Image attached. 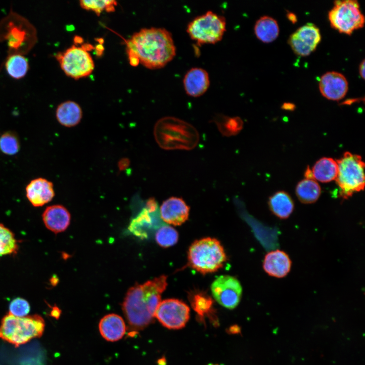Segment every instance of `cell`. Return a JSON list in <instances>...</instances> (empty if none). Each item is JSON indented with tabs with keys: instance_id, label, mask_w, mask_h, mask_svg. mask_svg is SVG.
<instances>
[{
	"instance_id": "cell-35",
	"label": "cell",
	"mask_w": 365,
	"mask_h": 365,
	"mask_svg": "<svg viewBox=\"0 0 365 365\" xmlns=\"http://www.w3.org/2000/svg\"><path fill=\"white\" fill-rule=\"evenodd\" d=\"M295 107V105L291 102H284L281 106V108L284 110L291 111L294 110Z\"/></svg>"
},
{
	"instance_id": "cell-26",
	"label": "cell",
	"mask_w": 365,
	"mask_h": 365,
	"mask_svg": "<svg viewBox=\"0 0 365 365\" xmlns=\"http://www.w3.org/2000/svg\"><path fill=\"white\" fill-rule=\"evenodd\" d=\"M214 122L219 131L225 136H231L238 134L241 131L243 122L239 117H229L217 115L214 118Z\"/></svg>"
},
{
	"instance_id": "cell-7",
	"label": "cell",
	"mask_w": 365,
	"mask_h": 365,
	"mask_svg": "<svg viewBox=\"0 0 365 365\" xmlns=\"http://www.w3.org/2000/svg\"><path fill=\"white\" fill-rule=\"evenodd\" d=\"M226 30V20L212 11L195 17L187 25V31L198 44H214L223 38Z\"/></svg>"
},
{
	"instance_id": "cell-22",
	"label": "cell",
	"mask_w": 365,
	"mask_h": 365,
	"mask_svg": "<svg viewBox=\"0 0 365 365\" xmlns=\"http://www.w3.org/2000/svg\"><path fill=\"white\" fill-rule=\"evenodd\" d=\"M268 206L272 213L280 219L287 218L294 209V202L286 192L278 191L270 197Z\"/></svg>"
},
{
	"instance_id": "cell-28",
	"label": "cell",
	"mask_w": 365,
	"mask_h": 365,
	"mask_svg": "<svg viewBox=\"0 0 365 365\" xmlns=\"http://www.w3.org/2000/svg\"><path fill=\"white\" fill-rule=\"evenodd\" d=\"M189 297L192 307L199 316L203 317L211 312L213 301L206 293L194 291Z\"/></svg>"
},
{
	"instance_id": "cell-33",
	"label": "cell",
	"mask_w": 365,
	"mask_h": 365,
	"mask_svg": "<svg viewBox=\"0 0 365 365\" xmlns=\"http://www.w3.org/2000/svg\"><path fill=\"white\" fill-rule=\"evenodd\" d=\"M29 311L28 302L22 298H17L11 302L9 313L16 317H22L27 316Z\"/></svg>"
},
{
	"instance_id": "cell-27",
	"label": "cell",
	"mask_w": 365,
	"mask_h": 365,
	"mask_svg": "<svg viewBox=\"0 0 365 365\" xmlns=\"http://www.w3.org/2000/svg\"><path fill=\"white\" fill-rule=\"evenodd\" d=\"M5 67L10 77L15 79H20L27 74L29 64L24 56L20 54H13L6 60Z\"/></svg>"
},
{
	"instance_id": "cell-20",
	"label": "cell",
	"mask_w": 365,
	"mask_h": 365,
	"mask_svg": "<svg viewBox=\"0 0 365 365\" xmlns=\"http://www.w3.org/2000/svg\"><path fill=\"white\" fill-rule=\"evenodd\" d=\"M98 327L102 337L111 342L120 340L126 331L123 319L120 315L114 313L108 314L102 317Z\"/></svg>"
},
{
	"instance_id": "cell-24",
	"label": "cell",
	"mask_w": 365,
	"mask_h": 365,
	"mask_svg": "<svg viewBox=\"0 0 365 365\" xmlns=\"http://www.w3.org/2000/svg\"><path fill=\"white\" fill-rule=\"evenodd\" d=\"M311 170L314 180L328 182L336 179L338 167L336 161L333 159L323 157L318 160Z\"/></svg>"
},
{
	"instance_id": "cell-37",
	"label": "cell",
	"mask_w": 365,
	"mask_h": 365,
	"mask_svg": "<svg viewBox=\"0 0 365 365\" xmlns=\"http://www.w3.org/2000/svg\"><path fill=\"white\" fill-rule=\"evenodd\" d=\"M361 100V98H353V99H349L345 100L344 102H343V104H351L354 102H357V101H360Z\"/></svg>"
},
{
	"instance_id": "cell-19",
	"label": "cell",
	"mask_w": 365,
	"mask_h": 365,
	"mask_svg": "<svg viewBox=\"0 0 365 365\" xmlns=\"http://www.w3.org/2000/svg\"><path fill=\"white\" fill-rule=\"evenodd\" d=\"M42 218L46 227L52 232L58 233L65 231L69 225L70 214L61 205H53L46 208Z\"/></svg>"
},
{
	"instance_id": "cell-16",
	"label": "cell",
	"mask_w": 365,
	"mask_h": 365,
	"mask_svg": "<svg viewBox=\"0 0 365 365\" xmlns=\"http://www.w3.org/2000/svg\"><path fill=\"white\" fill-rule=\"evenodd\" d=\"M25 191L27 199L34 207L43 206L55 196L53 183L42 177L31 180L26 186Z\"/></svg>"
},
{
	"instance_id": "cell-36",
	"label": "cell",
	"mask_w": 365,
	"mask_h": 365,
	"mask_svg": "<svg viewBox=\"0 0 365 365\" xmlns=\"http://www.w3.org/2000/svg\"><path fill=\"white\" fill-rule=\"evenodd\" d=\"M364 69H365V61L364 59L362 60V61L360 62L359 66V74L360 76V77L364 79Z\"/></svg>"
},
{
	"instance_id": "cell-34",
	"label": "cell",
	"mask_w": 365,
	"mask_h": 365,
	"mask_svg": "<svg viewBox=\"0 0 365 365\" xmlns=\"http://www.w3.org/2000/svg\"><path fill=\"white\" fill-rule=\"evenodd\" d=\"M286 17L288 20L293 24H295L297 22V17L293 12H287Z\"/></svg>"
},
{
	"instance_id": "cell-38",
	"label": "cell",
	"mask_w": 365,
	"mask_h": 365,
	"mask_svg": "<svg viewBox=\"0 0 365 365\" xmlns=\"http://www.w3.org/2000/svg\"><path fill=\"white\" fill-rule=\"evenodd\" d=\"M209 365H217V364H209Z\"/></svg>"
},
{
	"instance_id": "cell-4",
	"label": "cell",
	"mask_w": 365,
	"mask_h": 365,
	"mask_svg": "<svg viewBox=\"0 0 365 365\" xmlns=\"http://www.w3.org/2000/svg\"><path fill=\"white\" fill-rule=\"evenodd\" d=\"M189 266L202 274L217 271L227 261L223 247L217 239L204 238L194 241L188 252Z\"/></svg>"
},
{
	"instance_id": "cell-1",
	"label": "cell",
	"mask_w": 365,
	"mask_h": 365,
	"mask_svg": "<svg viewBox=\"0 0 365 365\" xmlns=\"http://www.w3.org/2000/svg\"><path fill=\"white\" fill-rule=\"evenodd\" d=\"M128 57L136 58L139 63L154 69L164 67L176 55L171 33L162 27L143 28L133 34L126 42Z\"/></svg>"
},
{
	"instance_id": "cell-30",
	"label": "cell",
	"mask_w": 365,
	"mask_h": 365,
	"mask_svg": "<svg viewBox=\"0 0 365 365\" xmlns=\"http://www.w3.org/2000/svg\"><path fill=\"white\" fill-rule=\"evenodd\" d=\"M20 141L17 135L12 131H7L0 135V151L12 156L20 150Z\"/></svg>"
},
{
	"instance_id": "cell-5",
	"label": "cell",
	"mask_w": 365,
	"mask_h": 365,
	"mask_svg": "<svg viewBox=\"0 0 365 365\" xmlns=\"http://www.w3.org/2000/svg\"><path fill=\"white\" fill-rule=\"evenodd\" d=\"M44 319L37 314L19 317L8 313L0 325V338L18 347L40 337L44 331Z\"/></svg>"
},
{
	"instance_id": "cell-3",
	"label": "cell",
	"mask_w": 365,
	"mask_h": 365,
	"mask_svg": "<svg viewBox=\"0 0 365 365\" xmlns=\"http://www.w3.org/2000/svg\"><path fill=\"white\" fill-rule=\"evenodd\" d=\"M154 134L159 147L166 150H191L197 145L199 136L191 124L173 117H166L156 123Z\"/></svg>"
},
{
	"instance_id": "cell-8",
	"label": "cell",
	"mask_w": 365,
	"mask_h": 365,
	"mask_svg": "<svg viewBox=\"0 0 365 365\" xmlns=\"http://www.w3.org/2000/svg\"><path fill=\"white\" fill-rule=\"evenodd\" d=\"M328 18L333 28L347 35L363 27L365 22L359 4L356 0L335 1Z\"/></svg>"
},
{
	"instance_id": "cell-25",
	"label": "cell",
	"mask_w": 365,
	"mask_h": 365,
	"mask_svg": "<svg viewBox=\"0 0 365 365\" xmlns=\"http://www.w3.org/2000/svg\"><path fill=\"white\" fill-rule=\"evenodd\" d=\"M296 193L303 203L311 204L316 202L321 194V188L314 179L305 178L297 185Z\"/></svg>"
},
{
	"instance_id": "cell-6",
	"label": "cell",
	"mask_w": 365,
	"mask_h": 365,
	"mask_svg": "<svg viewBox=\"0 0 365 365\" xmlns=\"http://www.w3.org/2000/svg\"><path fill=\"white\" fill-rule=\"evenodd\" d=\"M336 161L338 171L335 180L339 188L340 197L347 199L355 193L363 190L365 165L361 157L346 152Z\"/></svg>"
},
{
	"instance_id": "cell-14",
	"label": "cell",
	"mask_w": 365,
	"mask_h": 365,
	"mask_svg": "<svg viewBox=\"0 0 365 365\" xmlns=\"http://www.w3.org/2000/svg\"><path fill=\"white\" fill-rule=\"evenodd\" d=\"M319 89L325 98L334 101L343 99L348 90V83L341 73L331 71L324 74L319 81Z\"/></svg>"
},
{
	"instance_id": "cell-15",
	"label": "cell",
	"mask_w": 365,
	"mask_h": 365,
	"mask_svg": "<svg viewBox=\"0 0 365 365\" xmlns=\"http://www.w3.org/2000/svg\"><path fill=\"white\" fill-rule=\"evenodd\" d=\"M190 208L181 198L171 197L165 200L160 208V215L165 223L179 226L188 218Z\"/></svg>"
},
{
	"instance_id": "cell-29",
	"label": "cell",
	"mask_w": 365,
	"mask_h": 365,
	"mask_svg": "<svg viewBox=\"0 0 365 365\" xmlns=\"http://www.w3.org/2000/svg\"><path fill=\"white\" fill-rule=\"evenodd\" d=\"M18 249V244L13 233L0 224V258L15 254Z\"/></svg>"
},
{
	"instance_id": "cell-13",
	"label": "cell",
	"mask_w": 365,
	"mask_h": 365,
	"mask_svg": "<svg viewBox=\"0 0 365 365\" xmlns=\"http://www.w3.org/2000/svg\"><path fill=\"white\" fill-rule=\"evenodd\" d=\"M321 39L319 29L315 24L308 23L289 36L288 43L296 54L306 57L315 50Z\"/></svg>"
},
{
	"instance_id": "cell-2",
	"label": "cell",
	"mask_w": 365,
	"mask_h": 365,
	"mask_svg": "<svg viewBox=\"0 0 365 365\" xmlns=\"http://www.w3.org/2000/svg\"><path fill=\"white\" fill-rule=\"evenodd\" d=\"M167 285V277L162 275L128 289L122 310L131 333L143 330L153 321L161 295Z\"/></svg>"
},
{
	"instance_id": "cell-32",
	"label": "cell",
	"mask_w": 365,
	"mask_h": 365,
	"mask_svg": "<svg viewBox=\"0 0 365 365\" xmlns=\"http://www.w3.org/2000/svg\"><path fill=\"white\" fill-rule=\"evenodd\" d=\"M82 9L93 11L97 16H99L103 11L114 12L117 2L112 0H82L79 2Z\"/></svg>"
},
{
	"instance_id": "cell-9",
	"label": "cell",
	"mask_w": 365,
	"mask_h": 365,
	"mask_svg": "<svg viewBox=\"0 0 365 365\" xmlns=\"http://www.w3.org/2000/svg\"><path fill=\"white\" fill-rule=\"evenodd\" d=\"M55 57L64 74L75 80L89 76L94 69L93 59L84 46L72 45Z\"/></svg>"
},
{
	"instance_id": "cell-10",
	"label": "cell",
	"mask_w": 365,
	"mask_h": 365,
	"mask_svg": "<svg viewBox=\"0 0 365 365\" xmlns=\"http://www.w3.org/2000/svg\"><path fill=\"white\" fill-rule=\"evenodd\" d=\"M154 317L167 328L180 329L185 326L189 319L190 308L178 299H166L159 304Z\"/></svg>"
},
{
	"instance_id": "cell-12",
	"label": "cell",
	"mask_w": 365,
	"mask_h": 365,
	"mask_svg": "<svg viewBox=\"0 0 365 365\" xmlns=\"http://www.w3.org/2000/svg\"><path fill=\"white\" fill-rule=\"evenodd\" d=\"M212 296L216 301L228 309H233L239 303L242 287L239 281L229 275H222L211 285Z\"/></svg>"
},
{
	"instance_id": "cell-31",
	"label": "cell",
	"mask_w": 365,
	"mask_h": 365,
	"mask_svg": "<svg viewBox=\"0 0 365 365\" xmlns=\"http://www.w3.org/2000/svg\"><path fill=\"white\" fill-rule=\"evenodd\" d=\"M155 239L160 246L164 248L169 247L177 243L178 234L172 227L164 225L157 231Z\"/></svg>"
},
{
	"instance_id": "cell-18",
	"label": "cell",
	"mask_w": 365,
	"mask_h": 365,
	"mask_svg": "<svg viewBox=\"0 0 365 365\" xmlns=\"http://www.w3.org/2000/svg\"><path fill=\"white\" fill-rule=\"evenodd\" d=\"M186 93L192 97H198L206 92L210 85L208 72L203 68L194 67L189 69L183 79Z\"/></svg>"
},
{
	"instance_id": "cell-11",
	"label": "cell",
	"mask_w": 365,
	"mask_h": 365,
	"mask_svg": "<svg viewBox=\"0 0 365 365\" xmlns=\"http://www.w3.org/2000/svg\"><path fill=\"white\" fill-rule=\"evenodd\" d=\"M158 207L155 200L149 199L145 207L130 222L129 231L134 235L143 239L149 236L151 231L159 229L162 224Z\"/></svg>"
},
{
	"instance_id": "cell-23",
	"label": "cell",
	"mask_w": 365,
	"mask_h": 365,
	"mask_svg": "<svg viewBox=\"0 0 365 365\" xmlns=\"http://www.w3.org/2000/svg\"><path fill=\"white\" fill-rule=\"evenodd\" d=\"M253 29L256 37L265 43L274 41L279 33L277 21L269 16L260 17L255 23Z\"/></svg>"
},
{
	"instance_id": "cell-21",
	"label": "cell",
	"mask_w": 365,
	"mask_h": 365,
	"mask_svg": "<svg viewBox=\"0 0 365 365\" xmlns=\"http://www.w3.org/2000/svg\"><path fill=\"white\" fill-rule=\"evenodd\" d=\"M83 116L82 110L77 102L68 100L61 103L56 111L57 121L62 126L71 127L78 125Z\"/></svg>"
},
{
	"instance_id": "cell-17",
	"label": "cell",
	"mask_w": 365,
	"mask_h": 365,
	"mask_svg": "<svg viewBox=\"0 0 365 365\" xmlns=\"http://www.w3.org/2000/svg\"><path fill=\"white\" fill-rule=\"evenodd\" d=\"M263 267L265 272L269 276L280 278L284 277L289 272L291 261L285 251L276 249L265 255Z\"/></svg>"
}]
</instances>
